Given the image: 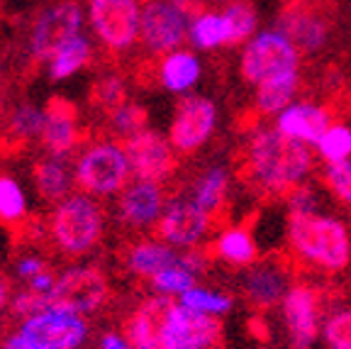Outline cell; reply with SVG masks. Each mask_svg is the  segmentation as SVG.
Instances as JSON below:
<instances>
[{
	"instance_id": "obj_1",
	"label": "cell",
	"mask_w": 351,
	"mask_h": 349,
	"mask_svg": "<svg viewBox=\"0 0 351 349\" xmlns=\"http://www.w3.org/2000/svg\"><path fill=\"white\" fill-rule=\"evenodd\" d=\"M125 335L134 349H219V317L195 313L171 295L144 298L127 317Z\"/></svg>"
},
{
	"instance_id": "obj_2",
	"label": "cell",
	"mask_w": 351,
	"mask_h": 349,
	"mask_svg": "<svg viewBox=\"0 0 351 349\" xmlns=\"http://www.w3.org/2000/svg\"><path fill=\"white\" fill-rule=\"evenodd\" d=\"M247 176L266 196H288L313 174L315 159L310 147L285 137L276 125L252 130L244 149Z\"/></svg>"
},
{
	"instance_id": "obj_3",
	"label": "cell",
	"mask_w": 351,
	"mask_h": 349,
	"mask_svg": "<svg viewBox=\"0 0 351 349\" xmlns=\"http://www.w3.org/2000/svg\"><path fill=\"white\" fill-rule=\"evenodd\" d=\"M288 245L295 259L319 271H344L351 262V232L339 218L324 213L288 215Z\"/></svg>"
},
{
	"instance_id": "obj_4",
	"label": "cell",
	"mask_w": 351,
	"mask_h": 349,
	"mask_svg": "<svg viewBox=\"0 0 351 349\" xmlns=\"http://www.w3.org/2000/svg\"><path fill=\"white\" fill-rule=\"evenodd\" d=\"M49 237L66 257H83L98 247L105 232V210L93 196L78 191L54 203L47 220Z\"/></svg>"
},
{
	"instance_id": "obj_5",
	"label": "cell",
	"mask_w": 351,
	"mask_h": 349,
	"mask_svg": "<svg viewBox=\"0 0 351 349\" xmlns=\"http://www.w3.org/2000/svg\"><path fill=\"white\" fill-rule=\"evenodd\" d=\"M130 161L122 142L115 139H100L81 149L76 164H73V179L76 185L88 196H117L130 183Z\"/></svg>"
},
{
	"instance_id": "obj_6",
	"label": "cell",
	"mask_w": 351,
	"mask_h": 349,
	"mask_svg": "<svg viewBox=\"0 0 351 349\" xmlns=\"http://www.w3.org/2000/svg\"><path fill=\"white\" fill-rule=\"evenodd\" d=\"M88 339L86 317L61 311H44L22 317L0 349H81Z\"/></svg>"
},
{
	"instance_id": "obj_7",
	"label": "cell",
	"mask_w": 351,
	"mask_h": 349,
	"mask_svg": "<svg viewBox=\"0 0 351 349\" xmlns=\"http://www.w3.org/2000/svg\"><path fill=\"white\" fill-rule=\"evenodd\" d=\"M300 52L288 37L278 30H263L256 32L241 49L239 71L249 86L269 81V78L300 74Z\"/></svg>"
},
{
	"instance_id": "obj_8",
	"label": "cell",
	"mask_w": 351,
	"mask_h": 349,
	"mask_svg": "<svg viewBox=\"0 0 351 349\" xmlns=\"http://www.w3.org/2000/svg\"><path fill=\"white\" fill-rule=\"evenodd\" d=\"M110 295V284L105 273L95 267H69L56 276L51 293H47V311L90 315L105 306Z\"/></svg>"
},
{
	"instance_id": "obj_9",
	"label": "cell",
	"mask_w": 351,
	"mask_h": 349,
	"mask_svg": "<svg viewBox=\"0 0 351 349\" xmlns=\"http://www.w3.org/2000/svg\"><path fill=\"white\" fill-rule=\"evenodd\" d=\"M142 5V0H88L86 20L105 49L122 54L139 39Z\"/></svg>"
},
{
	"instance_id": "obj_10",
	"label": "cell",
	"mask_w": 351,
	"mask_h": 349,
	"mask_svg": "<svg viewBox=\"0 0 351 349\" xmlns=\"http://www.w3.org/2000/svg\"><path fill=\"white\" fill-rule=\"evenodd\" d=\"M83 22L86 10L78 0H59L39 10L27 34L29 56L34 61H49L61 44L83 32Z\"/></svg>"
},
{
	"instance_id": "obj_11",
	"label": "cell",
	"mask_w": 351,
	"mask_h": 349,
	"mask_svg": "<svg viewBox=\"0 0 351 349\" xmlns=\"http://www.w3.org/2000/svg\"><path fill=\"white\" fill-rule=\"evenodd\" d=\"M322 293L313 284H291L280 300L285 333L291 349H313L324 325Z\"/></svg>"
},
{
	"instance_id": "obj_12",
	"label": "cell",
	"mask_w": 351,
	"mask_h": 349,
	"mask_svg": "<svg viewBox=\"0 0 351 349\" xmlns=\"http://www.w3.org/2000/svg\"><path fill=\"white\" fill-rule=\"evenodd\" d=\"M217 120L219 113L213 100L188 93L181 98V103L176 105L166 137L178 154H193L213 139Z\"/></svg>"
},
{
	"instance_id": "obj_13",
	"label": "cell",
	"mask_w": 351,
	"mask_h": 349,
	"mask_svg": "<svg viewBox=\"0 0 351 349\" xmlns=\"http://www.w3.org/2000/svg\"><path fill=\"white\" fill-rule=\"evenodd\" d=\"M188 12L178 10L166 0H147L142 5V20H139V42L154 56H164L173 49H181L188 42V27H191Z\"/></svg>"
},
{
	"instance_id": "obj_14",
	"label": "cell",
	"mask_w": 351,
	"mask_h": 349,
	"mask_svg": "<svg viewBox=\"0 0 351 349\" xmlns=\"http://www.w3.org/2000/svg\"><path fill=\"white\" fill-rule=\"evenodd\" d=\"M122 147H125L127 161H130L134 179L164 183V181H169L173 176L176 166H178L173 144L159 130H149L147 127V130L125 139Z\"/></svg>"
},
{
	"instance_id": "obj_15",
	"label": "cell",
	"mask_w": 351,
	"mask_h": 349,
	"mask_svg": "<svg viewBox=\"0 0 351 349\" xmlns=\"http://www.w3.org/2000/svg\"><path fill=\"white\" fill-rule=\"evenodd\" d=\"M276 30L291 39L300 54H319L329 42V20L310 0H291L278 12Z\"/></svg>"
},
{
	"instance_id": "obj_16",
	"label": "cell",
	"mask_w": 351,
	"mask_h": 349,
	"mask_svg": "<svg viewBox=\"0 0 351 349\" xmlns=\"http://www.w3.org/2000/svg\"><path fill=\"white\" fill-rule=\"evenodd\" d=\"M213 220L215 218H210L200 207L193 205L186 196H181L166 203L164 213H161L159 223H156V235L166 245L176 247V249L181 251L195 249L208 237Z\"/></svg>"
},
{
	"instance_id": "obj_17",
	"label": "cell",
	"mask_w": 351,
	"mask_h": 349,
	"mask_svg": "<svg viewBox=\"0 0 351 349\" xmlns=\"http://www.w3.org/2000/svg\"><path fill=\"white\" fill-rule=\"evenodd\" d=\"M166 203L169 198H166L164 183L134 179L117 193V220L127 229L144 232V229L156 227Z\"/></svg>"
},
{
	"instance_id": "obj_18",
	"label": "cell",
	"mask_w": 351,
	"mask_h": 349,
	"mask_svg": "<svg viewBox=\"0 0 351 349\" xmlns=\"http://www.w3.org/2000/svg\"><path fill=\"white\" fill-rule=\"evenodd\" d=\"M39 139L51 157H71L81 147V127L76 120V108L66 100H51L44 108V127Z\"/></svg>"
},
{
	"instance_id": "obj_19",
	"label": "cell",
	"mask_w": 351,
	"mask_h": 349,
	"mask_svg": "<svg viewBox=\"0 0 351 349\" xmlns=\"http://www.w3.org/2000/svg\"><path fill=\"white\" fill-rule=\"evenodd\" d=\"M288 289V271L276 262H254L241 273V293L258 311L280 306Z\"/></svg>"
},
{
	"instance_id": "obj_20",
	"label": "cell",
	"mask_w": 351,
	"mask_h": 349,
	"mask_svg": "<svg viewBox=\"0 0 351 349\" xmlns=\"http://www.w3.org/2000/svg\"><path fill=\"white\" fill-rule=\"evenodd\" d=\"M332 125V115L327 108L317 103H295L293 100L288 108H283L276 115V127L285 137L298 139V142L313 147L324 135V130Z\"/></svg>"
},
{
	"instance_id": "obj_21",
	"label": "cell",
	"mask_w": 351,
	"mask_h": 349,
	"mask_svg": "<svg viewBox=\"0 0 351 349\" xmlns=\"http://www.w3.org/2000/svg\"><path fill=\"white\" fill-rule=\"evenodd\" d=\"M181 259V249L166 245L164 240H139L132 242L122 254V264H125L127 273L137 278H152L166 267L176 264Z\"/></svg>"
},
{
	"instance_id": "obj_22",
	"label": "cell",
	"mask_w": 351,
	"mask_h": 349,
	"mask_svg": "<svg viewBox=\"0 0 351 349\" xmlns=\"http://www.w3.org/2000/svg\"><path fill=\"white\" fill-rule=\"evenodd\" d=\"M203 76V61L191 49H173L159 61V83L169 93L188 95Z\"/></svg>"
},
{
	"instance_id": "obj_23",
	"label": "cell",
	"mask_w": 351,
	"mask_h": 349,
	"mask_svg": "<svg viewBox=\"0 0 351 349\" xmlns=\"http://www.w3.org/2000/svg\"><path fill=\"white\" fill-rule=\"evenodd\" d=\"M227 193H230V171L222 164H213L193 181L191 193L186 198L210 218H215L225 207Z\"/></svg>"
},
{
	"instance_id": "obj_24",
	"label": "cell",
	"mask_w": 351,
	"mask_h": 349,
	"mask_svg": "<svg viewBox=\"0 0 351 349\" xmlns=\"http://www.w3.org/2000/svg\"><path fill=\"white\" fill-rule=\"evenodd\" d=\"M73 185H76V179H73V169L69 166V159L47 154L42 161L34 164V188L44 201H64L66 196L73 193Z\"/></svg>"
},
{
	"instance_id": "obj_25",
	"label": "cell",
	"mask_w": 351,
	"mask_h": 349,
	"mask_svg": "<svg viewBox=\"0 0 351 349\" xmlns=\"http://www.w3.org/2000/svg\"><path fill=\"white\" fill-rule=\"evenodd\" d=\"M213 257L219 262L230 264V267H252L258 259V247L254 242V235L244 225H232L225 227L213 242Z\"/></svg>"
},
{
	"instance_id": "obj_26",
	"label": "cell",
	"mask_w": 351,
	"mask_h": 349,
	"mask_svg": "<svg viewBox=\"0 0 351 349\" xmlns=\"http://www.w3.org/2000/svg\"><path fill=\"white\" fill-rule=\"evenodd\" d=\"M90 59H93V44L81 32L66 44H61L59 49L51 54V59L47 61V71H49L51 81H66L81 69H86Z\"/></svg>"
},
{
	"instance_id": "obj_27",
	"label": "cell",
	"mask_w": 351,
	"mask_h": 349,
	"mask_svg": "<svg viewBox=\"0 0 351 349\" xmlns=\"http://www.w3.org/2000/svg\"><path fill=\"white\" fill-rule=\"evenodd\" d=\"M188 42L200 52H213L219 47H230V30L222 10H200L191 17Z\"/></svg>"
},
{
	"instance_id": "obj_28",
	"label": "cell",
	"mask_w": 351,
	"mask_h": 349,
	"mask_svg": "<svg viewBox=\"0 0 351 349\" xmlns=\"http://www.w3.org/2000/svg\"><path fill=\"white\" fill-rule=\"evenodd\" d=\"M254 93V108L258 115H278L283 108L293 103V98L300 91V74H288V76L269 78L258 83Z\"/></svg>"
},
{
	"instance_id": "obj_29",
	"label": "cell",
	"mask_w": 351,
	"mask_h": 349,
	"mask_svg": "<svg viewBox=\"0 0 351 349\" xmlns=\"http://www.w3.org/2000/svg\"><path fill=\"white\" fill-rule=\"evenodd\" d=\"M222 15L227 20V30H230V47L247 44L256 34L258 12L249 0H234V3L222 8Z\"/></svg>"
},
{
	"instance_id": "obj_30",
	"label": "cell",
	"mask_w": 351,
	"mask_h": 349,
	"mask_svg": "<svg viewBox=\"0 0 351 349\" xmlns=\"http://www.w3.org/2000/svg\"><path fill=\"white\" fill-rule=\"evenodd\" d=\"M29 203L25 196V188L17 183L12 176L0 174V223L10 225H22L27 220Z\"/></svg>"
},
{
	"instance_id": "obj_31",
	"label": "cell",
	"mask_w": 351,
	"mask_h": 349,
	"mask_svg": "<svg viewBox=\"0 0 351 349\" xmlns=\"http://www.w3.org/2000/svg\"><path fill=\"white\" fill-rule=\"evenodd\" d=\"M183 306L191 308L195 313H205V315H213V317H222L234 308V300L232 295L222 293V291H215V289H205V286H193L188 289L183 295H178Z\"/></svg>"
},
{
	"instance_id": "obj_32",
	"label": "cell",
	"mask_w": 351,
	"mask_h": 349,
	"mask_svg": "<svg viewBox=\"0 0 351 349\" xmlns=\"http://www.w3.org/2000/svg\"><path fill=\"white\" fill-rule=\"evenodd\" d=\"M147 130V110L142 105L125 100L112 113H108V132L117 139H130L132 135Z\"/></svg>"
},
{
	"instance_id": "obj_33",
	"label": "cell",
	"mask_w": 351,
	"mask_h": 349,
	"mask_svg": "<svg viewBox=\"0 0 351 349\" xmlns=\"http://www.w3.org/2000/svg\"><path fill=\"white\" fill-rule=\"evenodd\" d=\"M44 127V108L32 103H22L17 108H12L10 117H8V132L12 139L17 142H29L42 137Z\"/></svg>"
},
{
	"instance_id": "obj_34",
	"label": "cell",
	"mask_w": 351,
	"mask_h": 349,
	"mask_svg": "<svg viewBox=\"0 0 351 349\" xmlns=\"http://www.w3.org/2000/svg\"><path fill=\"white\" fill-rule=\"evenodd\" d=\"M319 159L324 164H335V161H344L351 159V125L344 122H332L324 130V135L315 144Z\"/></svg>"
},
{
	"instance_id": "obj_35",
	"label": "cell",
	"mask_w": 351,
	"mask_h": 349,
	"mask_svg": "<svg viewBox=\"0 0 351 349\" xmlns=\"http://www.w3.org/2000/svg\"><path fill=\"white\" fill-rule=\"evenodd\" d=\"M195 284H197V278L193 276L186 267H183L181 259H178L176 264H171V267H166L164 271H159L156 276L149 278V289H152L154 293L171 295V298H176V295H183L188 289H193Z\"/></svg>"
},
{
	"instance_id": "obj_36",
	"label": "cell",
	"mask_w": 351,
	"mask_h": 349,
	"mask_svg": "<svg viewBox=\"0 0 351 349\" xmlns=\"http://www.w3.org/2000/svg\"><path fill=\"white\" fill-rule=\"evenodd\" d=\"M127 100V83L120 74H105L90 88V103L103 113H112Z\"/></svg>"
},
{
	"instance_id": "obj_37",
	"label": "cell",
	"mask_w": 351,
	"mask_h": 349,
	"mask_svg": "<svg viewBox=\"0 0 351 349\" xmlns=\"http://www.w3.org/2000/svg\"><path fill=\"white\" fill-rule=\"evenodd\" d=\"M322 181L327 185V191L337 201L351 207V159L335 161V164H324Z\"/></svg>"
},
{
	"instance_id": "obj_38",
	"label": "cell",
	"mask_w": 351,
	"mask_h": 349,
	"mask_svg": "<svg viewBox=\"0 0 351 349\" xmlns=\"http://www.w3.org/2000/svg\"><path fill=\"white\" fill-rule=\"evenodd\" d=\"M322 337L329 349H351V306L332 313L324 320Z\"/></svg>"
},
{
	"instance_id": "obj_39",
	"label": "cell",
	"mask_w": 351,
	"mask_h": 349,
	"mask_svg": "<svg viewBox=\"0 0 351 349\" xmlns=\"http://www.w3.org/2000/svg\"><path fill=\"white\" fill-rule=\"evenodd\" d=\"M285 198H288V215H307L319 210V193L310 183L295 185Z\"/></svg>"
},
{
	"instance_id": "obj_40",
	"label": "cell",
	"mask_w": 351,
	"mask_h": 349,
	"mask_svg": "<svg viewBox=\"0 0 351 349\" xmlns=\"http://www.w3.org/2000/svg\"><path fill=\"white\" fill-rule=\"evenodd\" d=\"M44 269H49L47 267V262H44L42 257H34V254H25V257H20L15 264V273L20 278H25V281H29L32 276L42 273Z\"/></svg>"
},
{
	"instance_id": "obj_41",
	"label": "cell",
	"mask_w": 351,
	"mask_h": 349,
	"mask_svg": "<svg viewBox=\"0 0 351 349\" xmlns=\"http://www.w3.org/2000/svg\"><path fill=\"white\" fill-rule=\"evenodd\" d=\"M54 284H56V273L51 271V269H44L42 273H37V276L29 278L27 289L34 291V293H51Z\"/></svg>"
},
{
	"instance_id": "obj_42",
	"label": "cell",
	"mask_w": 351,
	"mask_h": 349,
	"mask_svg": "<svg viewBox=\"0 0 351 349\" xmlns=\"http://www.w3.org/2000/svg\"><path fill=\"white\" fill-rule=\"evenodd\" d=\"M98 349H134L125 333H103L98 337Z\"/></svg>"
},
{
	"instance_id": "obj_43",
	"label": "cell",
	"mask_w": 351,
	"mask_h": 349,
	"mask_svg": "<svg viewBox=\"0 0 351 349\" xmlns=\"http://www.w3.org/2000/svg\"><path fill=\"white\" fill-rule=\"evenodd\" d=\"M166 3L176 5L178 10L188 12V15H195V12L205 10V3H208V0H166Z\"/></svg>"
},
{
	"instance_id": "obj_44",
	"label": "cell",
	"mask_w": 351,
	"mask_h": 349,
	"mask_svg": "<svg viewBox=\"0 0 351 349\" xmlns=\"http://www.w3.org/2000/svg\"><path fill=\"white\" fill-rule=\"evenodd\" d=\"M5 306H10V284L5 276H0V311Z\"/></svg>"
},
{
	"instance_id": "obj_45",
	"label": "cell",
	"mask_w": 351,
	"mask_h": 349,
	"mask_svg": "<svg viewBox=\"0 0 351 349\" xmlns=\"http://www.w3.org/2000/svg\"><path fill=\"white\" fill-rule=\"evenodd\" d=\"M210 3H215V5H230V3H234V0H210Z\"/></svg>"
},
{
	"instance_id": "obj_46",
	"label": "cell",
	"mask_w": 351,
	"mask_h": 349,
	"mask_svg": "<svg viewBox=\"0 0 351 349\" xmlns=\"http://www.w3.org/2000/svg\"><path fill=\"white\" fill-rule=\"evenodd\" d=\"M0 78H3V66H0Z\"/></svg>"
},
{
	"instance_id": "obj_47",
	"label": "cell",
	"mask_w": 351,
	"mask_h": 349,
	"mask_svg": "<svg viewBox=\"0 0 351 349\" xmlns=\"http://www.w3.org/2000/svg\"><path fill=\"white\" fill-rule=\"evenodd\" d=\"M0 108H3V105H0Z\"/></svg>"
}]
</instances>
